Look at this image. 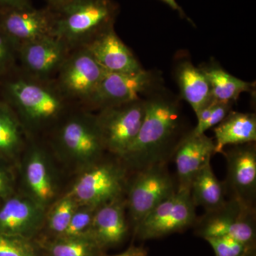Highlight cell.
I'll use <instances>...</instances> for the list:
<instances>
[{"label":"cell","mask_w":256,"mask_h":256,"mask_svg":"<svg viewBox=\"0 0 256 256\" xmlns=\"http://www.w3.org/2000/svg\"><path fill=\"white\" fill-rule=\"evenodd\" d=\"M146 112L137 137L120 158L130 172L168 162L172 156L182 124L180 101L162 88L148 94Z\"/></svg>","instance_id":"obj_1"},{"label":"cell","mask_w":256,"mask_h":256,"mask_svg":"<svg viewBox=\"0 0 256 256\" xmlns=\"http://www.w3.org/2000/svg\"><path fill=\"white\" fill-rule=\"evenodd\" d=\"M0 96L18 116L26 133L36 132L54 124L69 102L55 82L16 74L15 69L0 78Z\"/></svg>","instance_id":"obj_2"},{"label":"cell","mask_w":256,"mask_h":256,"mask_svg":"<svg viewBox=\"0 0 256 256\" xmlns=\"http://www.w3.org/2000/svg\"><path fill=\"white\" fill-rule=\"evenodd\" d=\"M118 12V5L114 0H72L56 10L54 35L72 50L85 46L101 32L114 26Z\"/></svg>","instance_id":"obj_3"},{"label":"cell","mask_w":256,"mask_h":256,"mask_svg":"<svg viewBox=\"0 0 256 256\" xmlns=\"http://www.w3.org/2000/svg\"><path fill=\"white\" fill-rule=\"evenodd\" d=\"M57 152L80 171L104 158L106 152L96 114L82 112L68 116L57 130Z\"/></svg>","instance_id":"obj_4"},{"label":"cell","mask_w":256,"mask_h":256,"mask_svg":"<svg viewBox=\"0 0 256 256\" xmlns=\"http://www.w3.org/2000/svg\"><path fill=\"white\" fill-rule=\"evenodd\" d=\"M130 172L119 158L116 160L102 158L80 171L68 192L79 205L98 206L126 196Z\"/></svg>","instance_id":"obj_5"},{"label":"cell","mask_w":256,"mask_h":256,"mask_svg":"<svg viewBox=\"0 0 256 256\" xmlns=\"http://www.w3.org/2000/svg\"><path fill=\"white\" fill-rule=\"evenodd\" d=\"M176 190L166 162L151 165L133 173L128 181L126 201L134 232L152 210Z\"/></svg>","instance_id":"obj_6"},{"label":"cell","mask_w":256,"mask_h":256,"mask_svg":"<svg viewBox=\"0 0 256 256\" xmlns=\"http://www.w3.org/2000/svg\"><path fill=\"white\" fill-rule=\"evenodd\" d=\"M146 112V100L110 106L99 110L96 121L104 148L120 159L137 137Z\"/></svg>","instance_id":"obj_7"},{"label":"cell","mask_w":256,"mask_h":256,"mask_svg":"<svg viewBox=\"0 0 256 256\" xmlns=\"http://www.w3.org/2000/svg\"><path fill=\"white\" fill-rule=\"evenodd\" d=\"M204 238L228 236L255 247L256 208L234 198L218 210L205 213L196 223Z\"/></svg>","instance_id":"obj_8"},{"label":"cell","mask_w":256,"mask_h":256,"mask_svg":"<svg viewBox=\"0 0 256 256\" xmlns=\"http://www.w3.org/2000/svg\"><path fill=\"white\" fill-rule=\"evenodd\" d=\"M196 206L188 190H178L160 203L138 225L134 233L142 240L180 232L196 222Z\"/></svg>","instance_id":"obj_9"},{"label":"cell","mask_w":256,"mask_h":256,"mask_svg":"<svg viewBox=\"0 0 256 256\" xmlns=\"http://www.w3.org/2000/svg\"><path fill=\"white\" fill-rule=\"evenodd\" d=\"M105 73L86 47H79L69 54L54 82L69 101L76 100L85 104Z\"/></svg>","instance_id":"obj_10"},{"label":"cell","mask_w":256,"mask_h":256,"mask_svg":"<svg viewBox=\"0 0 256 256\" xmlns=\"http://www.w3.org/2000/svg\"><path fill=\"white\" fill-rule=\"evenodd\" d=\"M22 154L20 164L22 194L47 210L56 200L58 190L53 164L37 144L28 146Z\"/></svg>","instance_id":"obj_11"},{"label":"cell","mask_w":256,"mask_h":256,"mask_svg":"<svg viewBox=\"0 0 256 256\" xmlns=\"http://www.w3.org/2000/svg\"><path fill=\"white\" fill-rule=\"evenodd\" d=\"M156 74L142 69L136 73L106 72L95 92L85 102L92 109L120 105L140 98L158 86Z\"/></svg>","instance_id":"obj_12"},{"label":"cell","mask_w":256,"mask_h":256,"mask_svg":"<svg viewBox=\"0 0 256 256\" xmlns=\"http://www.w3.org/2000/svg\"><path fill=\"white\" fill-rule=\"evenodd\" d=\"M226 160V178L223 182L230 198L255 207L256 148L254 142L233 146L222 153Z\"/></svg>","instance_id":"obj_13"},{"label":"cell","mask_w":256,"mask_h":256,"mask_svg":"<svg viewBox=\"0 0 256 256\" xmlns=\"http://www.w3.org/2000/svg\"><path fill=\"white\" fill-rule=\"evenodd\" d=\"M56 12L48 6L28 8L0 12V30L18 47L42 37L54 35Z\"/></svg>","instance_id":"obj_14"},{"label":"cell","mask_w":256,"mask_h":256,"mask_svg":"<svg viewBox=\"0 0 256 256\" xmlns=\"http://www.w3.org/2000/svg\"><path fill=\"white\" fill-rule=\"evenodd\" d=\"M72 50L54 35L42 37L18 47V60L23 73L32 78L50 80L57 74Z\"/></svg>","instance_id":"obj_15"},{"label":"cell","mask_w":256,"mask_h":256,"mask_svg":"<svg viewBox=\"0 0 256 256\" xmlns=\"http://www.w3.org/2000/svg\"><path fill=\"white\" fill-rule=\"evenodd\" d=\"M46 210L16 192L0 206V234L32 239L45 226Z\"/></svg>","instance_id":"obj_16"},{"label":"cell","mask_w":256,"mask_h":256,"mask_svg":"<svg viewBox=\"0 0 256 256\" xmlns=\"http://www.w3.org/2000/svg\"><path fill=\"white\" fill-rule=\"evenodd\" d=\"M214 154V141L205 133L195 134L191 131L182 138L173 152L178 174V190L190 191L194 178L210 162Z\"/></svg>","instance_id":"obj_17"},{"label":"cell","mask_w":256,"mask_h":256,"mask_svg":"<svg viewBox=\"0 0 256 256\" xmlns=\"http://www.w3.org/2000/svg\"><path fill=\"white\" fill-rule=\"evenodd\" d=\"M126 210V196L96 208L88 235L102 250L119 245L127 237L130 228Z\"/></svg>","instance_id":"obj_18"},{"label":"cell","mask_w":256,"mask_h":256,"mask_svg":"<svg viewBox=\"0 0 256 256\" xmlns=\"http://www.w3.org/2000/svg\"><path fill=\"white\" fill-rule=\"evenodd\" d=\"M85 47L106 72L136 73L143 69L132 52L118 36L114 26L101 32Z\"/></svg>","instance_id":"obj_19"},{"label":"cell","mask_w":256,"mask_h":256,"mask_svg":"<svg viewBox=\"0 0 256 256\" xmlns=\"http://www.w3.org/2000/svg\"><path fill=\"white\" fill-rule=\"evenodd\" d=\"M216 154H222L228 146L256 141V116L254 114L230 112L214 128Z\"/></svg>","instance_id":"obj_20"},{"label":"cell","mask_w":256,"mask_h":256,"mask_svg":"<svg viewBox=\"0 0 256 256\" xmlns=\"http://www.w3.org/2000/svg\"><path fill=\"white\" fill-rule=\"evenodd\" d=\"M176 80L181 97L186 101L195 114L213 100L210 86L201 68H196L190 62H184L176 70Z\"/></svg>","instance_id":"obj_21"},{"label":"cell","mask_w":256,"mask_h":256,"mask_svg":"<svg viewBox=\"0 0 256 256\" xmlns=\"http://www.w3.org/2000/svg\"><path fill=\"white\" fill-rule=\"evenodd\" d=\"M25 132L13 109L0 100V158L18 162L25 150Z\"/></svg>","instance_id":"obj_22"},{"label":"cell","mask_w":256,"mask_h":256,"mask_svg":"<svg viewBox=\"0 0 256 256\" xmlns=\"http://www.w3.org/2000/svg\"><path fill=\"white\" fill-rule=\"evenodd\" d=\"M190 193L195 206L202 207L206 213L218 210L226 202L224 184L216 176L210 162L194 178Z\"/></svg>","instance_id":"obj_23"},{"label":"cell","mask_w":256,"mask_h":256,"mask_svg":"<svg viewBox=\"0 0 256 256\" xmlns=\"http://www.w3.org/2000/svg\"><path fill=\"white\" fill-rule=\"evenodd\" d=\"M201 68L210 84L212 98L216 101L233 102L242 92L254 90V84L236 78L220 66Z\"/></svg>","instance_id":"obj_24"},{"label":"cell","mask_w":256,"mask_h":256,"mask_svg":"<svg viewBox=\"0 0 256 256\" xmlns=\"http://www.w3.org/2000/svg\"><path fill=\"white\" fill-rule=\"evenodd\" d=\"M47 256H102V249L89 235L54 238L47 242Z\"/></svg>","instance_id":"obj_25"},{"label":"cell","mask_w":256,"mask_h":256,"mask_svg":"<svg viewBox=\"0 0 256 256\" xmlns=\"http://www.w3.org/2000/svg\"><path fill=\"white\" fill-rule=\"evenodd\" d=\"M78 205L76 200L67 192L57 198L46 210L45 225L54 238L64 233Z\"/></svg>","instance_id":"obj_26"},{"label":"cell","mask_w":256,"mask_h":256,"mask_svg":"<svg viewBox=\"0 0 256 256\" xmlns=\"http://www.w3.org/2000/svg\"><path fill=\"white\" fill-rule=\"evenodd\" d=\"M96 208L97 206L92 205H78L70 218L68 227L60 237L72 238L88 235Z\"/></svg>","instance_id":"obj_27"},{"label":"cell","mask_w":256,"mask_h":256,"mask_svg":"<svg viewBox=\"0 0 256 256\" xmlns=\"http://www.w3.org/2000/svg\"><path fill=\"white\" fill-rule=\"evenodd\" d=\"M0 256H40L32 239L0 234Z\"/></svg>","instance_id":"obj_28"},{"label":"cell","mask_w":256,"mask_h":256,"mask_svg":"<svg viewBox=\"0 0 256 256\" xmlns=\"http://www.w3.org/2000/svg\"><path fill=\"white\" fill-rule=\"evenodd\" d=\"M204 239L213 248L216 256H246L255 248L228 236L208 237Z\"/></svg>","instance_id":"obj_29"},{"label":"cell","mask_w":256,"mask_h":256,"mask_svg":"<svg viewBox=\"0 0 256 256\" xmlns=\"http://www.w3.org/2000/svg\"><path fill=\"white\" fill-rule=\"evenodd\" d=\"M18 50L6 35L0 30V78L15 69Z\"/></svg>","instance_id":"obj_30"},{"label":"cell","mask_w":256,"mask_h":256,"mask_svg":"<svg viewBox=\"0 0 256 256\" xmlns=\"http://www.w3.org/2000/svg\"><path fill=\"white\" fill-rule=\"evenodd\" d=\"M232 102H218L216 101L212 109L210 117L204 124L200 126H196L194 129L192 130V132L195 134H201L205 133L206 130L210 128H214L217 124H220L226 116L230 112L232 109Z\"/></svg>","instance_id":"obj_31"},{"label":"cell","mask_w":256,"mask_h":256,"mask_svg":"<svg viewBox=\"0 0 256 256\" xmlns=\"http://www.w3.org/2000/svg\"><path fill=\"white\" fill-rule=\"evenodd\" d=\"M11 163L0 158V200L4 201L15 193V176Z\"/></svg>","instance_id":"obj_32"},{"label":"cell","mask_w":256,"mask_h":256,"mask_svg":"<svg viewBox=\"0 0 256 256\" xmlns=\"http://www.w3.org/2000/svg\"><path fill=\"white\" fill-rule=\"evenodd\" d=\"M32 6V0H0V12Z\"/></svg>","instance_id":"obj_33"},{"label":"cell","mask_w":256,"mask_h":256,"mask_svg":"<svg viewBox=\"0 0 256 256\" xmlns=\"http://www.w3.org/2000/svg\"><path fill=\"white\" fill-rule=\"evenodd\" d=\"M112 256H148V252L144 248L132 246L124 252Z\"/></svg>","instance_id":"obj_34"},{"label":"cell","mask_w":256,"mask_h":256,"mask_svg":"<svg viewBox=\"0 0 256 256\" xmlns=\"http://www.w3.org/2000/svg\"><path fill=\"white\" fill-rule=\"evenodd\" d=\"M45 1L47 3V6L56 11L60 10L72 0H45Z\"/></svg>","instance_id":"obj_35"},{"label":"cell","mask_w":256,"mask_h":256,"mask_svg":"<svg viewBox=\"0 0 256 256\" xmlns=\"http://www.w3.org/2000/svg\"><path fill=\"white\" fill-rule=\"evenodd\" d=\"M160 1L164 2V4L169 6L172 10H174V11L178 12L180 16H183V18H186V14L184 12L183 10L182 9L181 6L180 4L176 2V0H160Z\"/></svg>","instance_id":"obj_36"},{"label":"cell","mask_w":256,"mask_h":256,"mask_svg":"<svg viewBox=\"0 0 256 256\" xmlns=\"http://www.w3.org/2000/svg\"><path fill=\"white\" fill-rule=\"evenodd\" d=\"M254 250H252V252H249V254L246 256H256V254L255 252H254Z\"/></svg>","instance_id":"obj_37"}]
</instances>
